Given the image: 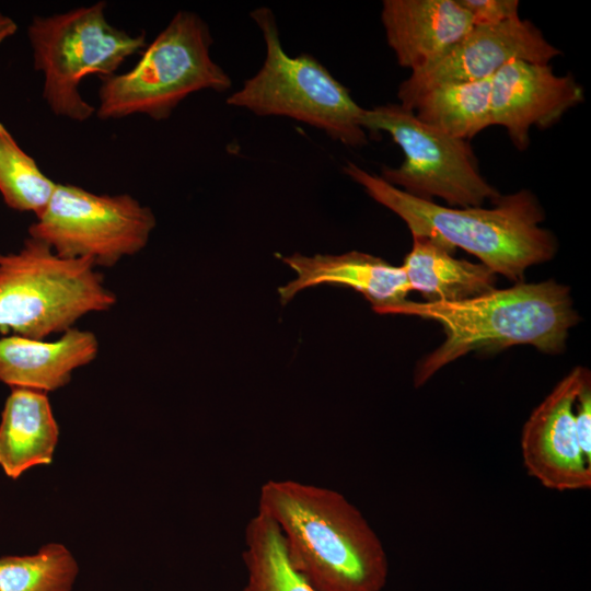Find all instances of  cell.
Here are the masks:
<instances>
[{"label": "cell", "instance_id": "1", "mask_svg": "<svg viewBox=\"0 0 591 591\" xmlns=\"http://www.w3.org/2000/svg\"><path fill=\"white\" fill-rule=\"evenodd\" d=\"M257 511L278 526L290 563L316 591H381L385 548L361 511L337 490L269 479Z\"/></svg>", "mask_w": 591, "mask_h": 591}, {"label": "cell", "instance_id": "2", "mask_svg": "<svg viewBox=\"0 0 591 591\" xmlns=\"http://www.w3.org/2000/svg\"><path fill=\"white\" fill-rule=\"evenodd\" d=\"M343 172L396 213L412 235L429 237L452 252L460 247L517 283L526 268L552 259L557 251L553 233L540 225L543 208L528 189L501 195L491 208H460L412 196L352 162Z\"/></svg>", "mask_w": 591, "mask_h": 591}, {"label": "cell", "instance_id": "3", "mask_svg": "<svg viewBox=\"0 0 591 591\" xmlns=\"http://www.w3.org/2000/svg\"><path fill=\"white\" fill-rule=\"evenodd\" d=\"M379 314L418 316L441 325L445 339L417 366L416 387L444 366L475 350L529 344L547 354H559L569 328L578 322L569 288L554 280L519 282L454 302L406 300Z\"/></svg>", "mask_w": 591, "mask_h": 591}, {"label": "cell", "instance_id": "4", "mask_svg": "<svg viewBox=\"0 0 591 591\" xmlns=\"http://www.w3.org/2000/svg\"><path fill=\"white\" fill-rule=\"evenodd\" d=\"M96 268L32 236L18 252L0 254V333L46 339L90 313L111 310L116 296Z\"/></svg>", "mask_w": 591, "mask_h": 591}, {"label": "cell", "instance_id": "5", "mask_svg": "<svg viewBox=\"0 0 591 591\" xmlns=\"http://www.w3.org/2000/svg\"><path fill=\"white\" fill-rule=\"evenodd\" d=\"M211 45L208 24L194 12L178 11L130 70L100 79L97 117L142 114L164 120L193 93L228 91L232 81L212 59Z\"/></svg>", "mask_w": 591, "mask_h": 591}, {"label": "cell", "instance_id": "6", "mask_svg": "<svg viewBox=\"0 0 591 591\" xmlns=\"http://www.w3.org/2000/svg\"><path fill=\"white\" fill-rule=\"evenodd\" d=\"M251 16L264 37L265 60L240 90L229 95L227 104L258 116H283L305 123L345 146H366L368 135L359 123L363 107L347 88L313 56H289L283 50L270 9L257 8Z\"/></svg>", "mask_w": 591, "mask_h": 591}, {"label": "cell", "instance_id": "7", "mask_svg": "<svg viewBox=\"0 0 591 591\" xmlns=\"http://www.w3.org/2000/svg\"><path fill=\"white\" fill-rule=\"evenodd\" d=\"M99 1L48 16L35 15L27 26L34 69L44 76L43 99L60 117L85 121L96 107L80 94L82 80L116 73L120 65L147 46L146 32L131 35L113 26Z\"/></svg>", "mask_w": 591, "mask_h": 591}, {"label": "cell", "instance_id": "8", "mask_svg": "<svg viewBox=\"0 0 591 591\" xmlns=\"http://www.w3.org/2000/svg\"><path fill=\"white\" fill-rule=\"evenodd\" d=\"M359 123L366 131L389 134L402 149V164L383 166L380 176L405 193L431 201L439 197L460 208L501 196L482 175L468 141L425 124L413 111L399 104L363 108Z\"/></svg>", "mask_w": 591, "mask_h": 591}, {"label": "cell", "instance_id": "9", "mask_svg": "<svg viewBox=\"0 0 591 591\" xmlns=\"http://www.w3.org/2000/svg\"><path fill=\"white\" fill-rule=\"evenodd\" d=\"M155 224L151 208L128 194L100 195L57 183L28 236L45 242L59 256L113 267L142 251Z\"/></svg>", "mask_w": 591, "mask_h": 591}, {"label": "cell", "instance_id": "10", "mask_svg": "<svg viewBox=\"0 0 591 591\" xmlns=\"http://www.w3.org/2000/svg\"><path fill=\"white\" fill-rule=\"evenodd\" d=\"M560 54L534 24L520 18L495 25H473L443 56L412 72L399 84V105L412 111L428 90L489 79L512 59L549 63Z\"/></svg>", "mask_w": 591, "mask_h": 591}, {"label": "cell", "instance_id": "11", "mask_svg": "<svg viewBox=\"0 0 591 591\" xmlns=\"http://www.w3.org/2000/svg\"><path fill=\"white\" fill-rule=\"evenodd\" d=\"M588 369L577 366L532 410L521 433V456L529 476L547 489L591 488V465L578 443L573 405Z\"/></svg>", "mask_w": 591, "mask_h": 591}, {"label": "cell", "instance_id": "12", "mask_svg": "<svg viewBox=\"0 0 591 591\" xmlns=\"http://www.w3.org/2000/svg\"><path fill=\"white\" fill-rule=\"evenodd\" d=\"M584 100L571 74L559 76L549 63L512 59L490 79L491 126H501L521 151L532 127L547 128Z\"/></svg>", "mask_w": 591, "mask_h": 591}, {"label": "cell", "instance_id": "13", "mask_svg": "<svg viewBox=\"0 0 591 591\" xmlns=\"http://www.w3.org/2000/svg\"><path fill=\"white\" fill-rule=\"evenodd\" d=\"M381 21L398 65L412 72L438 60L473 27L457 0H384Z\"/></svg>", "mask_w": 591, "mask_h": 591}, {"label": "cell", "instance_id": "14", "mask_svg": "<svg viewBox=\"0 0 591 591\" xmlns=\"http://www.w3.org/2000/svg\"><path fill=\"white\" fill-rule=\"evenodd\" d=\"M297 277L278 289L281 304L298 292L321 285L343 286L360 292L375 313L406 301L412 290L403 267L351 251L341 255L304 256L296 253L281 258Z\"/></svg>", "mask_w": 591, "mask_h": 591}, {"label": "cell", "instance_id": "15", "mask_svg": "<svg viewBox=\"0 0 591 591\" xmlns=\"http://www.w3.org/2000/svg\"><path fill=\"white\" fill-rule=\"evenodd\" d=\"M99 354L94 333L73 327L56 339L12 335L0 338V381L45 393L66 386L72 373Z\"/></svg>", "mask_w": 591, "mask_h": 591}, {"label": "cell", "instance_id": "16", "mask_svg": "<svg viewBox=\"0 0 591 591\" xmlns=\"http://www.w3.org/2000/svg\"><path fill=\"white\" fill-rule=\"evenodd\" d=\"M59 427L47 393L13 387L0 421V466L4 474L19 478L34 466L53 462Z\"/></svg>", "mask_w": 591, "mask_h": 591}, {"label": "cell", "instance_id": "17", "mask_svg": "<svg viewBox=\"0 0 591 591\" xmlns=\"http://www.w3.org/2000/svg\"><path fill=\"white\" fill-rule=\"evenodd\" d=\"M412 236L402 267L412 290L428 302L461 301L495 289L496 274L485 265L455 258L454 252L429 237Z\"/></svg>", "mask_w": 591, "mask_h": 591}, {"label": "cell", "instance_id": "18", "mask_svg": "<svg viewBox=\"0 0 591 591\" xmlns=\"http://www.w3.org/2000/svg\"><path fill=\"white\" fill-rule=\"evenodd\" d=\"M490 79L432 88L416 100L412 111L425 124L468 141L491 126Z\"/></svg>", "mask_w": 591, "mask_h": 591}, {"label": "cell", "instance_id": "19", "mask_svg": "<svg viewBox=\"0 0 591 591\" xmlns=\"http://www.w3.org/2000/svg\"><path fill=\"white\" fill-rule=\"evenodd\" d=\"M242 558V591H316L290 563L278 526L258 511L245 528Z\"/></svg>", "mask_w": 591, "mask_h": 591}, {"label": "cell", "instance_id": "20", "mask_svg": "<svg viewBox=\"0 0 591 591\" xmlns=\"http://www.w3.org/2000/svg\"><path fill=\"white\" fill-rule=\"evenodd\" d=\"M78 575L76 557L57 542L34 554L0 557V591H72Z\"/></svg>", "mask_w": 591, "mask_h": 591}, {"label": "cell", "instance_id": "21", "mask_svg": "<svg viewBox=\"0 0 591 591\" xmlns=\"http://www.w3.org/2000/svg\"><path fill=\"white\" fill-rule=\"evenodd\" d=\"M56 186L0 123V194L5 205L16 211L33 212L37 218Z\"/></svg>", "mask_w": 591, "mask_h": 591}, {"label": "cell", "instance_id": "22", "mask_svg": "<svg viewBox=\"0 0 591 591\" xmlns=\"http://www.w3.org/2000/svg\"><path fill=\"white\" fill-rule=\"evenodd\" d=\"M470 14L473 25H495L519 16L518 0H457Z\"/></svg>", "mask_w": 591, "mask_h": 591}, {"label": "cell", "instance_id": "23", "mask_svg": "<svg viewBox=\"0 0 591 591\" xmlns=\"http://www.w3.org/2000/svg\"><path fill=\"white\" fill-rule=\"evenodd\" d=\"M578 443L584 460L591 465V376L580 387L573 405Z\"/></svg>", "mask_w": 591, "mask_h": 591}, {"label": "cell", "instance_id": "24", "mask_svg": "<svg viewBox=\"0 0 591 591\" xmlns=\"http://www.w3.org/2000/svg\"><path fill=\"white\" fill-rule=\"evenodd\" d=\"M18 31V25L13 19L0 12V44L7 38L14 35Z\"/></svg>", "mask_w": 591, "mask_h": 591}]
</instances>
